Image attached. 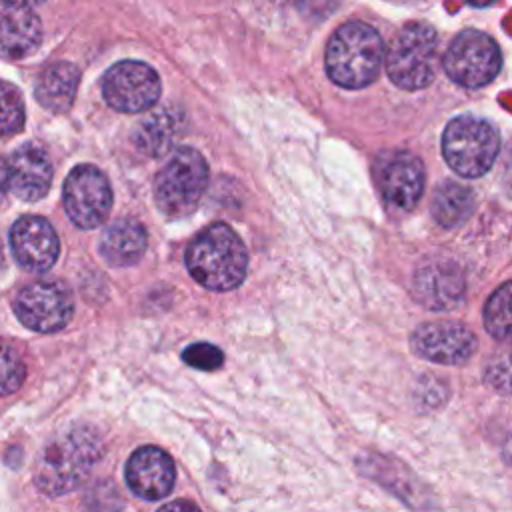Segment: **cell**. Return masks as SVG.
<instances>
[{"instance_id": "cell-28", "label": "cell", "mask_w": 512, "mask_h": 512, "mask_svg": "<svg viewBox=\"0 0 512 512\" xmlns=\"http://www.w3.org/2000/svg\"><path fill=\"white\" fill-rule=\"evenodd\" d=\"M158 512H200L196 504L188 502V500H172L168 504H164Z\"/></svg>"}, {"instance_id": "cell-19", "label": "cell", "mask_w": 512, "mask_h": 512, "mask_svg": "<svg viewBox=\"0 0 512 512\" xmlns=\"http://www.w3.org/2000/svg\"><path fill=\"white\" fill-rule=\"evenodd\" d=\"M80 72L72 62H54L46 66L36 82V100L50 112H66L78 90Z\"/></svg>"}, {"instance_id": "cell-16", "label": "cell", "mask_w": 512, "mask_h": 512, "mask_svg": "<svg viewBox=\"0 0 512 512\" xmlns=\"http://www.w3.org/2000/svg\"><path fill=\"white\" fill-rule=\"evenodd\" d=\"M380 188L388 204L412 210L424 192V166L410 152H394L380 166Z\"/></svg>"}, {"instance_id": "cell-11", "label": "cell", "mask_w": 512, "mask_h": 512, "mask_svg": "<svg viewBox=\"0 0 512 512\" xmlns=\"http://www.w3.org/2000/svg\"><path fill=\"white\" fill-rule=\"evenodd\" d=\"M412 350L436 364H464L472 358L478 348V340L470 328L460 322L440 320V322H426L412 332L410 338Z\"/></svg>"}, {"instance_id": "cell-27", "label": "cell", "mask_w": 512, "mask_h": 512, "mask_svg": "<svg viewBox=\"0 0 512 512\" xmlns=\"http://www.w3.org/2000/svg\"><path fill=\"white\" fill-rule=\"evenodd\" d=\"M336 4H338V0H298V6L306 14H312L314 18L328 16L334 10Z\"/></svg>"}, {"instance_id": "cell-23", "label": "cell", "mask_w": 512, "mask_h": 512, "mask_svg": "<svg viewBox=\"0 0 512 512\" xmlns=\"http://www.w3.org/2000/svg\"><path fill=\"white\" fill-rule=\"evenodd\" d=\"M482 378L492 390L500 394H512V350L496 352L486 362Z\"/></svg>"}, {"instance_id": "cell-2", "label": "cell", "mask_w": 512, "mask_h": 512, "mask_svg": "<svg viewBox=\"0 0 512 512\" xmlns=\"http://www.w3.org/2000/svg\"><path fill=\"white\" fill-rule=\"evenodd\" d=\"M184 258L190 276L214 292L240 286L248 268V254L242 240L222 222L204 228L188 244Z\"/></svg>"}, {"instance_id": "cell-15", "label": "cell", "mask_w": 512, "mask_h": 512, "mask_svg": "<svg viewBox=\"0 0 512 512\" xmlns=\"http://www.w3.org/2000/svg\"><path fill=\"white\" fill-rule=\"evenodd\" d=\"M176 468L172 458L158 446L134 450L126 462V482L144 500H160L174 488Z\"/></svg>"}, {"instance_id": "cell-24", "label": "cell", "mask_w": 512, "mask_h": 512, "mask_svg": "<svg viewBox=\"0 0 512 512\" xmlns=\"http://www.w3.org/2000/svg\"><path fill=\"white\" fill-rule=\"evenodd\" d=\"M24 126V102L20 92L4 82L2 86V134L10 136L20 132Z\"/></svg>"}, {"instance_id": "cell-7", "label": "cell", "mask_w": 512, "mask_h": 512, "mask_svg": "<svg viewBox=\"0 0 512 512\" xmlns=\"http://www.w3.org/2000/svg\"><path fill=\"white\" fill-rule=\"evenodd\" d=\"M442 66L464 88H480L496 78L502 66L498 44L480 30L460 32L448 46Z\"/></svg>"}, {"instance_id": "cell-12", "label": "cell", "mask_w": 512, "mask_h": 512, "mask_svg": "<svg viewBox=\"0 0 512 512\" xmlns=\"http://www.w3.org/2000/svg\"><path fill=\"white\" fill-rule=\"evenodd\" d=\"M464 292V272L454 260L436 256L422 262L414 272L412 294L428 310H452L462 302Z\"/></svg>"}, {"instance_id": "cell-1", "label": "cell", "mask_w": 512, "mask_h": 512, "mask_svg": "<svg viewBox=\"0 0 512 512\" xmlns=\"http://www.w3.org/2000/svg\"><path fill=\"white\" fill-rule=\"evenodd\" d=\"M102 454L104 444L96 428L70 426L44 444L32 468V482L42 494H68L90 476Z\"/></svg>"}, {"instance_id": "cell-29", "label": "cell", "mask_w": 512, "mask_h": 512, "mask_svg": "<svg viewBox=\"0 0 512 512\" xmlns=\"http://www.w3.org/2000/svg\"><path fill=\"white\" fill-rule=\"evenodd\" d=\"M8 2H16V4H24V6H34V4H40L44 0H8Z\"/></svg>"}, {"instance_id": "cell-14", "label": "cell", "mask_w": 512, "mask_h": 512, "mask_svg": "<svg viewBox=\"0 0 512 512\" xmlns=\"http://www.w3.org/2000/svg\"><path fill=\"white\" fill-rule=\"evenodd\" d=\"M16 262L28 272H46L58 258L60 242L54 228L38 216H22L10 230Z\"/></svg>"}, {"instance_id": "cell-8", "label": "cell", "mask_w": 512, "mask_h": 512, "mask_svg": "<svg viewBox=\"0 0 512 512\" xmlns=\"http://www.w3.org/2000/svg\"><path fill=\"white\" fill-rule=\"evenodd\" d=\"M18 320L34 332H58L68 326L74 314L70 290L56 280H38L26 284L14 298Z\"/></svg>"}, {"instance_id": "cell-9", "label": "cell", "mask_w": 512, "mask_h": 512, "mask_svg": "<svg viewBox=\"0 0 512 512\" xmlns=\"http://www.w3.org/2000/svg\"><path fill=\"white\" fill-rule=\"evenodd\" d=\"M64 210L82 230L100 226L112 208V190L104 172L92 164L76 166L64 182Z\"/></svg>"}, {"instance_id": "cell-26", "label": "cell", "mask_w": 512, "mask_h": 512, "mask_svg": "<svg viewBox=\"0 0 512 512\" xmlns=\"http://www.w3.org/2000/svg\"><path fill=\"white\" fill-rule=\"evenodd\" d=\"M24 376H26V366H24L22 358L10 346H4V352H2V394L8 396V394L16 392L20 388Z\"/></svg>"}, {"instance_id": "cell-25", "label": "cell", "mask_w": 512, "mask_h": 512, "mask_svg": "<svg viewBox=\"0 0 512 512\" xmlns=\"http://www.w3.org/2000/svg\"><path fill=\"white\" fill-rule=\"evenodd\" d=\"M182 360L196 368V370H206V372H212V370H218L222 364H224V354L218 346L214 344H208V342H196V344H190L188 348H184L182 352Z\"/></svg>"}, {"instance_id": "cell-5", "label": "cell", "mask_w": 512, "mask_h": 512, "mask_svg": "<svg viewBox=\"0 0 512 512\" xmlns=\"http://www.w3.org/2000/svg\"><path fill=\"white\" fill-rule=\"evenodd\" d=\"M498 148L500 138L496 128L482 118L458 116L442 134L444 160L464 178L486 174L498 156Z\"/></svg>"}, {"instance_id": "cell-17", "label": "cell", "mask_w": 512, "mask_h": 512, "mask_svg": "<svg viewBox=\"0 0 512 512\" xmlns=\"http://www.w3.org/2000/svg\"><path fill=\"white\" fill-rule=\"evenodd\" d=\"M42 40L38 16L24 4L2 0V54L6 58H24L32 54Z\"/></svg>"}, {"instance_id": "cell-30", "label": "cell", "mask_w": 512, "mask_h": 512, "mask_svg": "<svg viewBox=\"0 0 512 512\" xmlns=\"http://www.w3.org/2000/svg\"><path fill=\"white\" fill-rule=\"evenodd\" d=\"M466 2H470V4H474V6H488V4H492V2H496V0H466Z\"/></svg>"}, {"instance_id": "cell-18", "label": "cell", "mask_w": 512, "mask_h": 512, "mask_svg": "<svg viewBox=\"0 0 512 512\" xmlns=\"http://www.w3.org/2000/svg\"><path fill=\"white\" fill-rule=\"evenodd\" d=\"M146 230L138 220L120 218L100 236V254L114 266L136 264L146 250Z\"/></svg>"}, {"instance_id": "cell-4", "label": "cell", "mask_w": 512, "mask_h": 512, "mask_svg": "<svg viewBox=\"0 0 512 512\" xmlns=\"http://www.w3.org/2000/svg\"><path fill=\"white\" fill-rule=\"evenodd\" d=\"M438 36L422 22L406 24L390 42L386 52L388 78L404 90H420L436 74Z\"/></svg>"}, {"instance_id": "cell-6", "label": "cell", "mask_w": 512, "mask_h": 512, "mask_svg": "<svg viewBox=\"0 0 512 512\" xmlns=\"http://www.w3.org/2000/svg\"><path fill=\"white\" fill-rule=\"evenodd\" d=\"M206 184L208 166L202 154L192 148H180L154 180L156 204L166 216H186L198 206Z\"/></svg>"}, {"instance_id": "cell-22", "label": "cell", "mask_w": 512, "mask_h": 512, "mask_svg": "<svg viewBox=\"0 0 512 512\" xmlns=\"http://www.w3.org/2000/svg\"><path fill=\"white\" fill-rule=\"evenodd\" d=\"M484 328L500 342H512V280L492 292L484 306Z\"/></svg>"}, {"instance_id": "cell-13", "label": "cell", "mask_w": 512, "mask_h": 512, "mask_svg": "<svg viewBox=\"0 0 512 512\" xmlns=\"http://www.w3.org/2000/svg\"><path fill=\"white\" fill-rule=\"evenodd\" d=\"M2 182L20 200H40L52 182V164L46 150L36 144L18 146L4 162Z\"/></svg>"}, {"instance_id": "cell-10", "label": "cell", "mask_w": 512, "mask_h": 512, "mask_svg": "<svg viewBox=\"0 0 512 512\" xmlns=\"http://www.w3.org/2000/svg\"><path fill=\"white\" fill-rule=\"evenodd\" d=\"M102 94L118 112H142L160 98V78L144 62L122 60L104 74Z\"/></svg>"}, {"instance_id": "cell-21", "label": "cell", "mask_w": 512, "mask_h": 512, "mask_svg": "<svg viewBox=\"0 0 512 512\" xmlns=\"http://www.w3.org/2000/svg\"><path fill=\"white\" fill-rule=\"evenodd\" d=\"M474 208V194L468 186L458 182H444L436 188L432 198V216L444 228L462 224Z\"/></svg>"}, {"instance_id": "cell-3", "label": "cell", "mask_w": 512, "mask_h": 512, "mask_svg": "<svg viewBox=\"0 0 512 512\" xmlns=\"http://www.w3.org/2000/svg\"><path fill=\"white\" fill-rule=\"evenodd\" d=\"M384 60L380 34L364 22H346L326 46V72L342 88H364L376 80Z\"/></svg>"}, {"instance_id": "cell-20", "label": "cell", "mask_w": 512, "mask_h": 512, "mask_svg": "<svg viewBox=\"0 0 512 512\" xmlns=\"http://www.w3.org/2000/svg\"><path fill=\"white\" fill-rule=\"evenodd\" d=\"M178 114L174 110H156L134 130V144L148 156H162L178 132Z\"/></svg>"}]
</instances>
